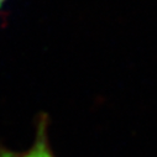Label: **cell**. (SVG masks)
I'll return each instance as SVG.
<instances>
[{
	"instance_id": "2",
	"label": "cell",
	"mask_w": 157,
	"mask_h": 157,
	"mask_svg": "<svg viewBox=\"0 0 157 157\" xmlns=\"http://www.w3.org/2000/svg\"><path fill=\"white\" fill-rule=\"evenodd\" d=\"M5 2H6V0H0V9H2V8L4 6V4H5Z\"/></svg>"
},
{
	"instance_id": "1",
	"label": "cell",
	"mask_w": 157,
	"mask_h": 157,
	"mask_svg": "<svg viewBox=\"0 0 157 157\" xmlns=\"http://www.w3.org/2000/svg\"><path fill=\"white\" fill-rule=\"evenodd\" d=\"M48 128V114L40 113L36 117V130L32 145L25 151H14L0 144V157H56L50 144Z\"/></svg>"
}]
</instances>
